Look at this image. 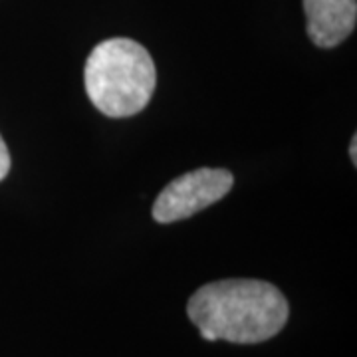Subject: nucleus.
Masks as SVG:
<instances>
[{"label": "nucleus", "instance_id": "obj_3", "mask_svg": "<svg viewBox=\"0 0 357 357\" xmlns=\"http://www.w3.org/2000/svg\"><path fill=\"white\" fill-rule=\"evenodd\" d=\"M234 185V177L227 169L203 167L173 178L159 192L153 204V218L161 225L189 218L203 208L225 199Z\"/></svg>", "mask_w": 357, "mask_h": 357}, {"label": "nucleus", "instance_id": "obj_4", "mask_svg": "<svg viewBox=\"0 0 357 357\" xmlns=\"http://www.w3.org/2000/svg\"><path fill=\"white\" fill-rule=\"evenodd\" d=\"M307 36L318 48H335L356 28L357 0H304Z\"/></svg>", "mask_w": 357, "mask_h": 357}, {"label": "nucleus", "instance_id": "obj_5", "mask_svg": "<svg viewBox=\"0 0 357 357\" xmlns=\"http://www.w3.org/2000/svg\"><path fill=\"white\" fill-rule=\"evenodd\" d=\"M8 171H10V153H8V147L0 135V181L8 175Z\"/></svg>", "mask_w": 357, "mask_h": 357}, {"label": "nucleus", "instance_id": "obj_6", "mask_svg": "<svg viewBox=\"0 0 357 357\" xmlns=\"http://www.w3.org/2000/svg\"><path fill=\"white\" fill-rule=\"evenodd\" d=\"M357 141L356 135H354V139H351V145H349V155H351V161H354V165H357Z\"/></svg>", "mask_w": 357, "mask_h": 357}, {"label": "nucleus", "instance_id": "obj_2", "mask_svg": "<svg viewBox=\"0 0 357 357\" xmlns=\"http://www.w3.org/2000/svg\"><path fill=\"white\" fill-rule=\"evenodd\" d=\"M84 82L89 102L107 117H131L147 107L157 84L153 58L139 42L109 38L89 52Z\"/></svg>", "mask_w": 357, "mask_h": 357}, {"label": "nucleus", "instance_id": "obj_1", "mask_svg": "<svg viewBox=\"0 0 357 357\" xmlns=\"http://www.w3.org/2000/svg\"><path fill=\"white\" fill-rule=\"evenodd\" d=\"M187 314L206 342L262 344L286 326V296L262 280L211 282L192 294Z\"/></svg>", "mask_w": 357, "mask_h": 357}]
</instances>
